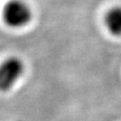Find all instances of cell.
I'll list each match as a JSON object with an SVG mask.
<instances>
[{"instance_id":"obj_1","label":"cell","mask_w":121,"mask_h":121,"mask_svg":"<svg viewBox=\"0 0 121 121\" xmlns=\"http://www.w3.org/2000/svg\"><path fill=\"white\" fill-rule=\"evenodd\" d=\"M32 13L30 7L21 0H13L7 3L3 10V18L10 27L19 28L27 25L31 20Z\"/></svg>"},{"instance_id":"obj_2","label":"cell","mask_w":121,"mask_h":121,"mask_svg":"<svg viewBox=\"0 0 121 121\" xmlns=\"http://www.w3.org/2000/svg\"><path fill=\"white\" fill-rule=\"evenodd\" d=\"M24 65L18 58H9L0 66V91L7 92L23 75Z\"/></svg>"},{"instance_id":"obj_3","label":"cell","mask_w":121,"mask_h":121,"mask_svg":"<svg viewBox=\"0 0 121 121\" xmlns=\"http://www.w3.org/2000/svg\"><path fill=\"white\" fill-rule=\"evenodd\" d=\"M105 25L114 36H121V6H114L105 16Z\"/></svg>"}]
</instances>
